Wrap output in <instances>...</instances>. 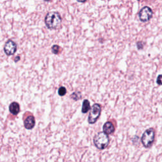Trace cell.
Instances as JSON below:
<instances>
[{
    "instance_id": "1",
    "label": "cell",
    "mask_w": 162,
    "mask_h": 162,
    "mask_svg": "<svg viewBox=\"0 0 162 162\" xmlns=\"http://www.w3.org/2000/svg\"><path fill=\"white\" fill-rule=\"evenodd\" d=\"M46 27L50 29H57L61 24L62 18L58 12H52L48 13L44 18Z\"/></svg>"
},
{
    "instance_id": "2",
    "label": "cell",
    "mask_w": 162,
    "mask_h": 162,
    "mask_svg": "<svg viewBox=\"0 0 162 162\" xmlns=\"http://www.w3.org/2000/svg\"><path fill=\"white\" fill-rule=\"evenodd\" d=\"M110 143V139L106 133L100 132L97 134L94 138V144L95 146L99 149H104L107 148Z\"/></svg>"
},
{
    "instance_id": "3",
    "label": "cell",
    "mask_w": 162,
    "mask_h": 162,
    "mask_svg": "<svg viewBox=\"0 0 162 162\" xmlns=\"http://www.w3.org/2000/svg\"><path fill=\"white\" fill-rule=\"evenodd\" d=\"M155 133L154 129L151 128H148L143 133L141 138V142L145 148H150L154 140Z\"/></svg>"
},
{
    "instance_id": "4",
    "label": "cell",
    "mask_w": 162,
    "mask_h": 162,
    "mask_svg": "<svg viewBox=\"0 0 162 162\" xmlns=\"http://www.w3.org/2000/svg\"><path fill=\"white\" fill-rule=\"evenodd\" d=\"M102 112V107L100 104L96 103L92 105L91 109V112L89 113L88 117V122L90 124H93L96 122L99 118Z\"/></svg>"
},
{
    "instance_id": "5",
    "label": "cell",
    "mask_w": 162,
    "mask_h": 162,
    "mask_svg": "<svg viewBox=\"0 0 162 162\" xmlns=\"http://www.w3.org/2000/svg\"><path fill=\"white\" fill-rule=\"evenodd\" d=\"M153 12L149 7H144L139 12V18L143 22H148L153 17Z\"/></svg>"
},
{
    "instance_id": "6",
    "label": "cell",
    "mask_w": 162,
    "mask_h": 162,
    "mask_svg": "<svg viewBox=\"0 0 162 162\" xmlns=\"http://www.w3.org/2000/svg\"><path fill=\"white\" fill-rule=\"evenodd\" d=\"M17 44L14 41L12 40H8L7 41L4 46V51L8 56L13 55L17 51Z\"/></svg>"
},
{
    "instance_id": "7",
    "label": "cell",
    "mask_w": 162,
    "mask_h": 162,
    "mask_svg": "<svg viewBox=\"0 0 162 162\" xmlns=\"http://www.w3.org/2000/svg\"><path fill=\"white\" fill-rule=\"evenodd\" d=\"M35 118L32 115L27 117L24 120V127H25V128L29 129V130L34 128V127L35 126Z\"/></svg>"
},
{
    "instance_id": "8",
    "label": "cell",
    "mask_w": 162,
    "mask_h": 162,
    "mask_svg": "<svg viewBox=\"0 0 162 162\" xmlns=\"http://www.w3.org/2000/svg\"><path fill=\"white\" fill-rule=\"evenodd\" d=\"M115 126L111 122H106L103 127V132L108 135L113 134L115 131Z\"/></svg>"
},
{
    "instance_id": "9",
    "label": "cell",
    "mask_w": 162,
    "mask_h": 162,
    "mask_svg": "<svg viewBox=\"0 0 162 162\" xmlns=\"http://www.w3.org/2000/svg\"><path fill=\"white\" fill-rule=\"evenodd\" d=\"M9 111L13 115H17L20 112V105L17 102L12 103L9 106Z\"/></svg>"
},
{
    "instance_id": "10",
    "label": "cell",
    "mask_w": 162,
    "mask_h": 162,
    "mask_svg": "<svg viewBox=\"0 0 162 162\" xmlns=\"http://www.w3.org/2000/svg\"><path fill=\"white\" fill-rule=\"evenodd\" d=\"M91 109L90 107V103L87 100H84L82 103V112L83 113H86L89 112V110Z\"/></svg>"
},
{
    "instance_id": "11",
    "label": "cell",
    "mask_w": 162,
    "mask_h": 162,
    "mask_svg": "<svg viewBox=\"0 0 162 162\" xmlns=\"http://www.w3.org/2000/svg\"><path fill=\"white\" fill-rule=\"evenodd\" d=\"M71 98L75 100V101H77V100H80L81 98H82V96H81V93L80 92H78V91H76V92H74L71 96Z\"/></svg>"
},
{
    "instance_id": "12",
    "label": "cell",
    "mask_w": 162,
    "mask_h": 162,
    "mask_svg": "<svg viewBox=\"0 0 162 162\" xmlns=\"http://www.w3.org/2000/svg\"><path fill=\"white\" fill-rule=\"evenodd\" d=\"M58 94L60 96H63L66 94L67 93V89L66 88L63 87V86H61L60 87L59 89H58Z\"/></svg>"
},
{
    "instance_id": "13",
    "label": "cell",
    "mask_w": 162,
    "mask_h": 162,
    "mask_svg": "<svg viewBox=\"0 0 162 162\" xmlns=\"http://www.w3.org/2000/svg\"><path fill=\"white\" fill-rule=\"evenodd\" d=\"M51 51L53 54L57 55L59 53V52L60 51V47L58 45H56V44L53 45L51 48Z\"/></svg>"
},
{
    "instance_id": "14",
    "label": "cell",
    "mask_w": 162,
    "mask_h": 162,
    "mask_svg": "<svg viewBox=\"0 0 162 162\" xmlns=\"http://www.w3.org/2000/svg\"><path fill=\"white\" fill-rule=\"evenodd\" d=\"M156 83L158 85H162V74L159 75L156 79Z\"/></svg>"
},
{
    "instance_id": "15",
    "label": "cell",
    "mask_w": 162,
    "mask_h": 162,
    "mask_svg": "<svg viewBox=\"0 0 162 162\" xmlns=\"http://www.w3.org/2000/svg\"><path fill=\"white\" fill-rule=\"evenodd\" d=\"M137 46H138V50H141L144 47V43L143 42H138Z\"/></svg>"
},
{
    "instance_id": "16",
    "label": "cell",
    "mask_w": 162,
    "mask_h": 162,
    "mask_svg": "<svg viewBox=\"0 0 162 162\" xmlns=\"http://www.w3.org/2000/svg\"><path fill=\"white\" fill-rule=\"evenodd\" d=\"M15 59L14 60V61H15V62H17V61H18L20 60V57L19 56H17L15 57Z\"/></svg>"
},
{
    "instance_id": "17",
    "label": "cell",
    "mask_w": 162,
    "mask_h": 162,
    "mask_svg": "<svg viewBox=\"0 0 162 162\" xmlns=\"http://www.w3.org/2000/svg\"><path fill=\"white\" fill-rule=\"evenodd\" d=\"M77 1L79 3H85L87 0H77Z\"/></svg>"
},
{
    "instance_id": "18",
    "label": "cell",
    "mask_w": 162,
    "mask_h": 162,
    "mask_svg": "<svg viewBox=\"0 0 162 162\" xmlns=\"http://www.w3.org/2000/svg\"><path fill=\"white\" fill-rule=\"evenodd\" d=\"M44 1H45V2H50V0H44Z\"/></svg>"
},
{
    "instance_id": "19",
    "label": "cell",
    "mask_w": 162,
    "mask_h": 162,
    "mask_svg": "<svg viewBox=\"0 0 162 162\" xmlns=\"http://www.w3.org/2000/svg\"><path fill=\"white\" fill-rule=\"evenodd\" d=\"M138 1H140V0H138Z\"/></svg>"
}]
</instances>
